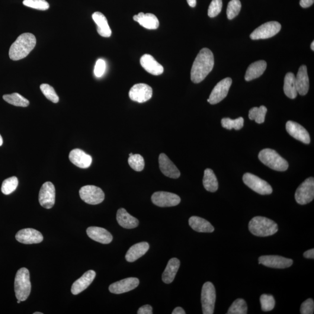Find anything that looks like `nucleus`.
<instances>
[{
	"label": "nucleus",
	"instance_id": "nucleus-1",
	"mask_svg": "<svg viewBox=\"0 0 314 314\" xmlns=\"http://www.w3.org/2000/svg\"><path fill=\"white\" fill-rule=\"evenodd\" d=\"M214 57L212 51L207 48L202 49L195 58L191 70V80L199 83L206 78L213 70Z\"/></svg>",
	"mask_w": 314,
	"mask_h": 314
},
{
	"label": "nucleus",
	"instance_id": "nucleus-2",
	"mask_svg": "<svg viewBox=\"0 0 314 314\" xmlns=\"http://www.w3.org/2000/svg\"><path fill=\"white\" fill-rule=\"evenodd\" d=\"M36 44V38L30 33L22 34L11 45L9 56L13 61H18L27 57Z\"/></svg>",
	"mask_w": 314,
	"mask_h": 314
},
{
	"label": "nucleus",
	"instance_id": "nucleus-3",
	"mask_svg": "<svg viewBox=\"0 0 314 314\" xmlns=\"http://www.w3.org/2000/svg\"><path fill=\"white\" fill-rule=\"evenodd\" d=\"M250 231L256 236L267 237L278 231V226L274 220L263 217L253 218L249 224Z\"/></svg>",
	"mask_w": 314,
	"mask_h": 314
},
{
	"label": "nucleus",
	"instance_id": "nucleus-4",
	"mask_svg": "<svg viewBox=\"0 0 314 314\" xmlns=\"http://www.w3.org/2000/svg\"><path fill=\"white\" fill-rule=\"evenodd\" d=\"M15 296L21 302L27 300L30 295L31 283L30 271L26 268L19 269L15 278Z\"/></svg>",
	"mask_w": 314,
	"mask_h": 314
},
{
	"label": "nucleus",
	"instance_id": "nucleus-5",
	"mask_svg": "<svg viewBox=\"0 0 314 314\" xmlns=\"http://www.w3.org/2000/svg\"><path fill=\"white\" fill-rule=\"evenodd\" d=\"M258 158L264 165L277 171H286L289 163L274 150L265 149L261 150L258 155Z\"/></svg>",
	"mask_w": 314,
	"mask_h": 314
},
{
	"label": "nucleus",
	"instance_id": "nucleus-6",
	"mask_svg": "<svg viewBox=\"0 0 314 314\" xmlns=\"http://www.w3.org/2000/svg\"><path fill=\"white\" fill-rule=\"evenodd\" d=\"M201 300L203 313L214 314L216 300V291L214 284L210 282H207L203 284L201 290Z\"/></svg>",
	"mask_w": 314,
	"mask_h": 314
},
{
	"label": "nucleus",
	"instance_id": "nucleus-7",
	"mask_svg": "<svg viewBox=\"0 0 314 314\" xmlns=\"http://www.w3.org/2000/svg\"><path fill=\"white\" fill-rule=\"evenodd\" d=\"M243 182L251 190L261 195L271 194L272 193V188L267 182L262 180L251 173H246L243 177Z\"/></svg>",
	"mask_w": 314,
	"mask_h": 314
},
{
	"label": "nucleus",
	"instance_id": "nucleus-8",
	"mask_svg": "<svg viewBox=\"0 0 314 314\" xmlns=\"http://www.w3.org/2000/svg\"><path fill=\"white\" fill-rule=\"evenodd\" d=\"M79 195L83 201L91 205L100 204L105 198V194L102 189L94 185H87L82 187L80 189Z\"/></svg>",
	"mask_w": 314,
	"mask_h": 314
},
{
	"label": "nucleus",
	"instance_id": "nucleus-9",
	"mask_svg": "<svg viewBox=\"0 0 314 314\" xmlns=\"http://www.w3.org/2000/svg\"><path fill=\"white\" fill-rule=\"evenodd\" d=\"M314 198V179L310 177L307 179L297 188L295 199L298 204L305 205L309 204Z\"/></svg>",
	"mask_w": 314,
	"mask_h": 314
},
{
	"label": "nucleus",
	"instance_id": "nucleus-10",
	"mask_svg": "<svg viewBox=\"0 0 314 314\" xmlns=\"http://www.w3.org/2000/svg\"><path fill=\"white\" fill-rule=\"evenodd\" d=\"M281 30V25L276 21L267 22L256 29L251 34L252 40L267 39L276 35Z\"/></svg>",
	"mask_w": 314,
	"mask_h": 314
},
{
	"label": "nucleus",
	"instance_id": "nucleus-11",
	"mask_svg": "<svg viewBox=\"0 0 314 314\" xmlns=\"http://www.w3.org/2000/svg\"><path fill=\"white\" fill-rule=\"evenodd\" d=\"M152 201L156 206L169 207L178 206L181 203V198L177 194L166 191H157L152 196Z\"/></svg>",
	"mask_w": 314,
	"mask_h": 314
},
{
	"label": "nucleus",
	"instance_id": "nucleus-12",
	"mask_svg": "<svg viewBox=\"0 0 314 314\" xmlns=\"http://www.w3.org/2000/svg\"><path fill=\"white\" fill-rule=\"evenodd\" d=\"M232 83V80L230 78H226L222 80L215 86L207 101L211 104L219 103L225 98L229 91Z\"/></svg>",
	"mask_w": 314,
	"mask_h": 314
},
{
	"label": "nucleus",
	"instance_id": "nucleus-13",
	"mask_svg": "<svg viewBox=\"0 0 314 314\" xmlns=\"http://www.w3.org/2000/svg\"><path fill=\"white\" fill-rule=\"evenodd\" d=\"M56 189L50 182L45 183L41 187L38 195V201L41 206L50 209L55 204Z\"/></svg>",
	"mask_w": 314,
	"mask_h": 314
},
{
	"label": "nucleus",
	"instance_id": "nucleus-14",
	"mask_svg": "<svg viewBox=\"0 0 314 314\" xmlns=\"http://www.w3.org/2000/svg\"><path fill=\"white\" fill-rule=\"evenodd\" d=\"M129 97L132 101L143 103L152 97L153 89L148 85L139 83L134 85L129 93Z\"/></svg>",
	"mask_w": 314,
	"mask_h": 314
},
{
	"label": "nucleus",
	"instance_id": "nucleus-15",
	"mask_svg": "<svg viewBox=\"0 0 314 314\" xmlns=\"http://www.w3.org/2000/svg\"><path fill=\"white\" fill-rule=\"evenodd\" d=\"M293 263L292 259L279 255H263L259 258V264L272 268H287L291 267Z\"/></svg>",
	"mask_w": 314,
	"mask_h": 314
},
{
	"label": "nucleus",
	"instance_id": "nucleus-16",
	"mask_svg": "<svg viewBox=\"0 0 314 314\" xmlns=\"http://www.w3.org/2000/svg\"><path fill=\"white\" fill-rule=\"evenodd\" d=\"M15 238L19 243L25 245L37 244L43 240L42 234L38 230L31 228L19 230L16 235Z\"/></svg>",
	"mask_w": 314,
	"mask_h": 314
},
{
	"label": "nucleus",
	"instance_id": "nucleus-17",
	"mask_svg": "<svg viewBox=\"0 0 314 314\" xmlns=\"http://www.w3.org/2000/svg\"><path fill=\"white\" fill-rule=\"evenodd\" d=\"M139 283V280L136 278H128L111 284L109 290L112 293L123 294L136 289Z\"/></svg>",
	"mask_w": 314,
	"mask_h": 314
},
{
	"label": "nucleus",
	"instance_id": "nucleus-18",
	"mask_svg": "<svg viewBox=\"0 0 314 314\" xmlns=\"http://www.w3.org/2000/svg\"><path fill=\"white\" fill-rule=\"evenodd\" d=\"M286 129L287 133L294 139L307 145L310 144L311 141L310 134L305 128L301 125L295 122L289 121L286 123Z\"/></svg>",
	"mask_w": 314,
	"mask_h": 314
},
{
	"label": "nucleus",
	"instance_id": "nucleus-19",
	"mask_svg": "<svg viewBox=\"0 0 314 314\" xmlns=\"http://www.w3.org/2000/svg\"><path fill=\"white\" fill-rule=\"evenodd\" d=\"M158 161L160 170L163 175L172 179L180 177V171L165 154L159 155Z\"/></svg>",
	"mask_w": 314,
	"mask_h": 314
},
{
	"label": "nucleus",
	"instance_id": "nucleus-20",
	"mask_svg": "<svg viewBox=\"0 0 314 314\" xmlns=\"http://www.w3.org/2000/svg\"><path fill=\"white\" fill-rule=\"evenodd\" d=\"M69 158L70 162L80 168H88L92 163V157L81 149L72 150Z\"/></svg>",
	"mask_w": 314,
	"mask_h": 314
},
{
	"label": "nucleus",
	"instance_id": "nucleus-21",
	"mask_svg": "<svg viewBox=\"0 0 314 314\" xmlns=\"http://www.w3.org/2000/svg\"><path fill=\"white\" fill-rule=\"evenodd\" d=\"M86 232L90 238L102 244H109L113 241V236L107 230L102 227H89L86 230Z\"/></svg>",
	"mask_w": 314,
	"mask_h": 314
},
{
	"label": "nucleus",
	"instance_id": "nucleus-22",
	"mask_svg": "<svg viewBox=\"0 0 314 314\" xmlns=\"http://www.w3.org/2000/svg\"><path fill=\"white\" fill-rule=\"evenodd\" d=\"M95 272L89 270L78 280L73 283L71 288V292L74 295H77L84 291L91 284L95 277Z\"/></svg>",
	"mask_w": 314,
	"mask_h": 314
},
{
	"label": "nucleus",
	"instance_id": "nucleus-23",
	"mask_svg": "<svg viewBox=\"0 0 314 314\" xmlns=\"http://www.w3.org/2000/svg\"><path fill=\"white\" fill-rule=\"evenodd\" d=\"M141 65L147 72L153 75H161L163 72V66L151 55L145 54L140 59Z\"/></svg>",
	"mask_w": 314,
	"mask_h": 314
},
{
	"label": "nucleus",
	"instance_id": "nucleus-24",
	"mask_svg": "<svg viewBox=\"0 0 314 314\" xmlns=\"http://www.w3.org/2000/svg\"><path fill=\"white\" fill-rule=\"evenodd\" d=\"M297 93L301 95H305L309 91V78L306 65L300 66L296 77Z\"/></svg>",
	"mask_w": 314,
	"mask_h": 314
},
{
	"label": "nucleus",
	"instance_id": "nucleus-25",
	"mask_svg": "<svg viewBox=\"0 0 314 314\" xmlns=\"http://www.w3.org/2000/svg\"><path fill=\"white\" fill-rule=\"evenodd\" d=\"M133 19L147 30H155L159 27V23L158 18L155 15L150 14V13L144 14L143 12H140L139 14L134 16Z\"/></svg>",
	"mask_w": 314,
	"mask_h": 314
},
{
	"label": "nucleus",
	"instance_id": "nucleus-26",
	"mask_svg": "<svg viewBox=\"0 0 314 314\" xmlns=\"http://www.w3.org/2000/svg\"><path fill=\"white\" fill-rule=\"evenodd\" d=\"M117 220L119 225L126 229L135 228L139 224L138 220L131 216L124 208L118 210Z\"/></svg>",
	"mask_w": 314,
	"mask_h": 314
},
{
	"label": "nucleus",
	"instance_id": "nucleus-27",
	"mask_svg": "<svg viewBox=\"0 0 314 314\" xmlns=\"http://www.w3.org/2000/svg\"><path fill=\"white\" fill-rule=\"evenodd\" d=\"M150 246L148 243L140 242L134 245L126 252V261L133 262L145 255L148 251Z\"/></svg>",
	"mask_w": 314,
	"mask_h": 314
},
{
	"label": "nucleus",
	"instance_id": "nucleus-28",
	"mask_svg": "<svg viewBox=\"0 0 314 314\" xmlns=\"http://www.w3.org/2000/svg\"><path fill=\"white\" fill-rule=\"evenodd\" d=\"M180 265V261L178 258H173L170 259L162 274V279L163 283L169 284L174 281Z\"/></svg>",
	"mask_w": 314,
	"mask_h": 314
},
{
	"label": "nucleus",
	"instance_id": "nucleus-29",
	"mask_svg": "<svg viewBox=\"0 0 314 314\" xmlns=\"http://www.w3.org/2000/svg\"><path fill=\"white\" fill-rule=\"evenodd\" d=\"M189 225L195 231L201 233H212L214 227L208 220L202 218L193 216L188 220Z\"/></svg>",
	"mask_w": 314,
	"mask_h": 314
},
{
	"label": "nucleus",
	"instance_id": "nucleus-30",
	"mask_svg": "<svg viewBox=\"0 0 314 314\" xmlns=\"http://www.w3.org/2000/svg\"><path fill=\"white\" fill-rule=\"evenodd\" d=\"M93 19L97 25V31L100 36L109 37L111 36L112 31L109 26L107 19L100 12H95L92 15Z\"/></svg>",
	"mask_w": 314,
	"mask_h": 314
},
{
	"label": "nucleus",
	"instance_id": "nucleus-31",
	"mask_svg": "<svg viewBox=\"0 0 314 314\" xmlns=\"http://www.w3.org/2000/svg\"><path fill=\"white\" fill-rule=\"evenodd\" d=\"M267 68V63L261 60L251 64L246 70L245 80L246 81H251L257 79L263 74Z\"/></svg>",
	"mask_w": 314,
	"mask_h": 314
},
{
	"label": "nucleus",
	"instance_id": "nucleus-32",
	"mask_svg": "<svg viewBox=\"0 0 314 314\" xmlns=\"http://www.w3.org/2000/svg\"><path fill=\"white\" fill-rule=\"evenodd\" d=\"M283 91L287 97L294 99L297 97V91L296 77L293 73H287L284 78Z\"/></svg>",
	"mask_w": 314,
	"mask_h": 314
},
{
	"label": "nucleus",
	"instance_id": "nucleus-33",
	"mask_svg": "<svg viewBox=\"0 0 314 314\" xmlns=\"http://www.w3.org/2000/svg\"><path fill=\"white\" fill-rule=\"evenodd\" d=\"M203 185L208 191L216 192L219 188V182L212 169L207 168L204 171Z\"/></svg>",
	"mask_w": 314,
	"mask_h": 314
},
{
	"label": "nucleus",
	"instance_id": "nucleus-34",
	"mask_svg": "<svg viewBox=\"0 0 314 314\" xmlns=\"http://www.w3.org/2000/svg\"><path fill=\"white\" fill-rule=\"evenodd\" d=\"M3 99L8 103L14 105V106L27 107L30 105V101L17 93L4 95Z\"/></svg>",
	"mask_w": 314,
	"mask_h": 314
},
{
	"label": "nucleus",
	"instance_id": "nucleus-35",
	"mask_svg": "<svg viewBox=\"0 0 314 314\" xmlns=\"http://www.w3.org/2000/svg\"><path fill=\"white\" fill-rule=\"evenodd\" d=\"M267 108L264 105L260 107H254L249 111V117L251 120H254L256 123L261 124L264 123Z\"/></svg>",
	"mask_w": 314,
	"mask_h": 314
},
{
	"label": "nucleus",
	"instance_id": "nucleus-36",
	"mask_svg": "<svg viewBox=\"0 0 314 314\" xmlns=\"http://www.w3.org/2000/svg\"><path fill=\"white\" fill-rule=\"evenodd\" d=\"M221 124L223 127L226 129H235L236 130L241 129L244 126V119L239 117L236 120H232L229 118H224L221 120Z\"/></svg>",
	"mask_w": 314,
	"mask_h": 314
},
{
	"label": "nucleus",
	"instance_id": "nucleus-37",
	"mask_svg": "<svg viewBox=\"0 0 314 314\" xmlns=\"http://www.w3.org/2000/svg\"><path fill=\"white\" fill-rule=\"evenodd\" d=\"M227 314H248V306L245 300L242 299H237L234 302L228 310Z\"/></svg>",
	"mask_w": 314,
	"mask_h": 314
},
{
	"label": "nucleus",
	"instance_id": "nucleus-38",
	"mask_svg": "<svg viewBox=\"0 0 314 314\" xmlns=\"http://www.w3.org/2000/svg\"><path fill=\"white\" fill-rule=\"evenodd\" d=\"M18 185V178L15 176L6 179L2 184V193L5 195L10 194L17 189Z\"/></svg>",
	"mask_w": 314,
	"mask_h": 314
},
{
	"label": "nucleus",
	"instance_id": "nucleus-39",
	"mask_svg": "<svg viewBox=\"0 0 314 314\" xmlns=\"http://www.w3.org/2000/svg\"><path fill=\"white\" fill-rule=\"evenodd\" d=\"M128 163L134 171L140 172L145 168V160L140 155H133L129 156Z\"/></svg>",
	"mask_w": 314,
	"mask_h": 314
},
{
	"label": "nucleus",
	"instance_id": "nucleus-40",
	"mask_svg": "<svg viewBox=\"0 0 314 314\" xmlns=\"http://www.w3.org/2000/svg\"><path fill=\"white\" fill-rule=\"evenodd\" d=\"M241 8L242 4L240 0H231L227 5L226 11L227 18L230 20L235 18L239 14Z\"/></svg>",
	"mask_w": 314,
	"mask_h": 314
},
{
	"label": "nucleus",
	"instance_id": "nucleus-41",
	"mask_svg": "<svg viewBox=\"0 0 314 314\" xmlns=\"http://www.w3.org/2000/svg\"><path fill=\"white\" fill-rule=\"evenodd\" d=\"M261 309L264 312H270L274 309L275 301L273 296L264 294L260 297Z\"/></svg>",
	"mask_w": 314,
	"mask_h": 314
},
{
	"label": "nucleus",
	"instance_id": "nucleus-42",
	"mask_svg": "<svg viewBox=\"0 0 314 314\" xmlns=\"http://www.w3.org/2000/svg\"><path fill=\"white\" fill-rule=\"evenodd\" d=\"M24 5L38 10L46 11L50 8V5L46 0H24Z\"/></svg>",
	"mask_w": 314,
	"mask_h": 314
},
{
	"label": "nucleus",
	"instance_id": "nucleus-43",
	"mask_svg": "<svg viewBox=\"0 0 314 314\" xmlns=\"http://www.w3.org/2000/svg\"><path fill=\"white\" fill-rule=\"evenodd\" d=\"M40 89L48 100L54 103H57L59 101V95L57 94L55 90L52 86L48 84H42L40 86Z\"/></svg>",
	"mask_w": 314,
	"mask_h": 314
},
{
	"label": "nucleus",
	"instance_id": "nucleus-44",
	"mask_svg": "<svg viewBox=\"0 0 314 314\" xmlns=\"http://www.w3.org/2000/svg\"><path fill=\"white\" fill-rule=\"evenodd\" d=\"M222 8V0H213L208 8V15L214 18L219 15Z\"/></svg>",
	"mask_w": 314,
	"mask_h": 314
},
{
	"label": "nucleus",
	"instance_id": "nucleus-45",
	"mask_svg": "<svg viewBox=\"0 0 314 314\" xmlns=\"http://www.w3.org/2000/svg\"><path fill=\"white\" fill-rule=\"evenodd\" d=\"M314 310V302L312 299H309L302 303L300 308L302 314H313Z\"/></svg>",
	"mask_w": 314,
	"mask_h": 314
},
{
	"label": "nucleus",
	"instance_id": "nucleus-46",
	"mask_svg": "<svg viewBox=\"0 0 314 314\" xmlns=\"http://www.w3.org/2000/svg\"><path fill=\"white\" fill-rule=\"evenodd\" d=\"M105 68H106V64L103 60L99 59L96 62L94 68V74L97 78H100L104 75Z\"/></svg>",
	"mask_w": 314,
	"mask_h": 314
},
{
	"label": "nucleus",
	"instance_id": "nucleus-47",
	"mask_svg": "<svg viewBox=\"0 0 314 314\" xmlns=\"http://www.w3.org/2000/svg\"><path fill=\"white\" fill-rule=\"evenodd\" d=\"M153 313L152 307L150 305H145L140 307L137 312L138 314H152Z\"/></svg>",
	"mask_w": 314,
	"mask_h": 314
},
{
	"label": "nucleus",
	"instance_id": "nucleus-48",
	"mask_svg": "<svg viewBox=\"0 0 314 314\" xmlns=\"http://www.w3.org/2000/svg\"><path fill=\"white\" fill-rule=\"evenodd\" d=\"M314 0H300V5L303 8H308L314 4Z\"/></svg>",
	"mask_w": 314,
	"mask_h": 314
},
{
	"label": "nucleus",
	"instance_id": "nucleus-49",
	"mask_svg": "<svg viewBox=\"0 0 314 314\" xmlns=\"http://www.w3.org/2000/svg\"><path fill=\"white\" fill-rule=\"evenodd\" d=\"M304 257L306 258L314 259V249L309 250L304 253Z\"/></svg>",
	"mask_w": 314,
	"mask_h": 314
},
{
	"label": "nucleus",
	"instance_id": "nucleus-50",
	"mask_svg": "<svg viewBox=\"0 0 314 314\" xmlns=\"http://www.w3.org/2000/svg\"><path fill=\"white\" fill-rule=\"evenodd\" d=\"M172 314H186V312H185V310L182 308V307H176V308H175L174 310V311H173V312L172 313Z\"/></svg>",
	"mask_w": 314,
	"mask_h": 314
},
{
	"label": "nucleus",
	"instance_id": "nucleus-51",
	"mask_svg": "<svg viewBox=\"0 0 314 314\" xmlns=\"http://www.w3.org/2000/svg\"><path fill=\"white\" fill-rule=\"evenodd\" d=\"M187 1L188 5L191 6V7H195V5H196V0H187Z\"/></svg>",
	"mask_w": 314,
	"mask_h": 314
},
{
	"label": "nucleus",
	"instance_id": "nucleus-52",
	"mask_svg": "<svg viewBox=\"0 0 314 314\" xmlns=\"http://www.w3.org/2000/svg\"><path fill=\"white\" fill-rule=\"evenodd\" d=\"M2 144H3L2 137L1 136V134H0V146H1L2 145Z\"/></svg>",
	"mask_w": 314,
	"mask_h": 314
},
{
	"label": "nucleus",
	"instance_id": "nucleus-53",
	"mask_svg": "<svg viewBox=\"0 0 314 314\" xmlns=\"http://www.w3.org/2000/svg\"><path fill=\"white\" fill-rule=\"evenodd\" d=\"M311 49H312V50L313 51H314V41H313L312 45H311Z\"/></svg>",
	"mask_w": 314,
	"mask_h": 314
},
{
	"label": "nucleus",
	"instance_id": "nucleus-54",
	"mask_svg": "<svg viewBox=\"0 0 314 314\" xmlns=\"http://www.w3.org/2000/svg\"><path fill=\"white\" fill-rule=\"evenodd\" d=\"M33 314H43V313L40 312H35L33 313Z\"/></svg>",
	"mask_w": 314,
	"mask_h": 314
},
{
	"label": "nucleus",
	"instance_id": "nucleus-55",
	"mask_svg": "<svg viewBox=\"0 0 314 314\" xmlns=\"http://www.w3.org/2000/svg\"><path fill=\"white\" fill-rule=\"evenodd\" d=\"M21 302V301L18 300V303L19 304Z\"/></svg>",
	"mask_w": 314,
	"mask_h": 314
},
{
	"label": "nucleus",
	"instance_id": "nucleus-56",
	"mask_svg": "<svg viewBox=\"0 0 314 314\" xmlns=\"http://www.w3.org/2000/svg\"><path fill=\"white\" fill-rule=\"evenodd\" d=\"M132 155H133V154L132 153H130V155H129V156H132Z\"/></svg>",
	"mask_w": 314,
	"mask_h": 314
}]
</instances>
